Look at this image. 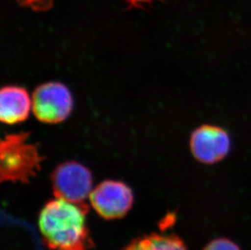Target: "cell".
<instances>
[{
  "mask_svg": "<svg viewBox=\"0 0 251 250\" xmlns=\"http://www.w3.org/2000/svg\"><path fill=\"white\" fill-rule=\"evenodd\" d=\"M123 250H188L184 241L176 235L151 234L136 239Z\"/></svg>",
  "mask_w": 251,
  "mask_h": 250,
  "instance_id": "8",
  "label": "cell"
},
{
  "mask_svg": "<svg viewBox=\"0 0 251 250\" xmlns=\"http://www.w3.org/2000/svg\"><path fill=\"white\" fill-rule=\"evenodd\" d=\"M90 204L95 211L106 220H116L125 216L133 203V194L125 183L106 180L92 189Z\"/></svg>",
  "mask_w": 251,
  "mask_h": 250,
  "instance_id": "5",
  "label": "cell"
},
{
  "mask_svg": "<svg viewBox=\"0 0 251 250\" xmlns=\"http://www.w3.org/2000/svg\"><path fill=\"white\" fill-rule=\"evenodd\" d=\"M86 204L64 199L48 201L41 210L38 226L47 246L54 250H85L87 246Z\"/></svg>",
  "mask_w": 251,
  "mask_h": 250,
  "instance_id": "1",
  "label": "cell"
},
{
  "mask_svg": "<svg viewBox=\"0 0 251 250\" xmlns=\"http://www.w3.org/2000/svg\"><path fill=\"white\" fill-rule=\"evenodd\" d=\"M31 101L28 92L19 86H5L0 92V119L7 125H16L28 118Z\"/></svg>",
  "mask_w": 251,
  "mask_h": 250,
  "instance_id": "7",
  "label": "cell"
},
{
  "mask_svg": "<svg viewBox=\"0 0 251 250\" xmlns=\"http://www.w3.org/2000/svg\"><path fill=\"white\" fill-rule=\"evenodd\" d=\"M33 113L41 122L56 124L71 113L73 97L69 89L59 82H48L38 86L33 94Z\"/></svg>",
  "mask_w": 251,
  "mask_h": 250,
  "instance_id": "4",
  "label": "cell"
},
{
  "mask_svg": "<svg viewBox=\"0 0 251 250\" xmlns=\"http://www.w3.org/2000/svg\"><path fill=\"white\" fill-rule=\"evenodd\" d=\"M203 250H241L239 246L228 239L218 238L207 244Z\"/></svg>",
  "mask_w": 251,
  "mask_h": 250,
  "instance_id": "9",
  "label": "cell"
},
{
  "mask_svg": "<svg viewBox=\"0 0 251 250\" xmlns=\"http://www.w3.org/2000/svg\"><path fill=\"white\" fill-rule=\"evenodd\" d=\"M55 198L85 205L92 191L93 177L88 168L76 162L62 163L51 175Z\"/></svg>",
  "mask_w": 251,
  "mask_h": 250,
  "instance_id": "3",
  "label": "cell"
},
{
  "mask_svg": "<svg viewBox=\"0 0 251 250\" xmlns=\"http://www.w3.org/2000/svg\"><path fill=\"white\" fill-rule=\"evenodd\" d=\"M23 7H30L37 12H44L52 7L53 0H17Z\"/></svg>",
  "mask_w": 251,
  "mask_h": 250,
  "instance_id": "10",
  "label": "cell"
},
{
  "mask_svg": "<svg viewBox=\"0 0 251 250\" xmlns=\"http://www.w3.org/2000/svg\"><path fill=\"white\" fill-rule=\"evenodd\" d=\"M28 133L7 135L0 145L2 181L28 182L40 169L41 157L35 145L27 142Z\"/></svg>",
  "mask_w": 251,
  "mask_h": 250,
  "instance_id": "2",
  "label": "cell"
},
{
  "mask_svg": "<svg viewBox=\"0 0 251 250\" xmlns=\"http://www.w3.org/2000/svg\"><path fill=\"white\" fill-rule=\"evenodd\" d=\"M128 4V7H143L146 5L151 4L156 0H124Z\"/></svg>",
  "mask_w": 251,
  "mask_h": 250,
  "instance_id": "11",
  "label": "cell"
},
{
  "mask_svg": "<svg viewBox=\"0 0 251 250\" xmlns=\"http://www.w3.org/2000/svg\"><path fill=\"white\" fill-rule=\"evenodd\" d=\"M190 148L193 156L200 163L215 164L229 153L231 138L223 127L217 125H201L190 136Z\"/></svg>",
  "mask_w": 251,
  "mask_h": 250,
  "instance_id": "6",
  "label": "cell"
}]
</instances>
